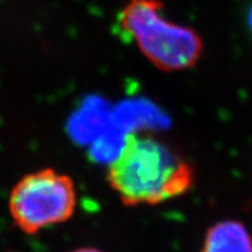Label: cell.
<instances>
[{
	"label": "cell",
	"mask_w": 252,
	"mask_h": 252,
	"mask_svg": "<svg viewBox=\"0 0 252 252\" xmlns=\"http://www.w3.org/2000/svg\"><path fill=\"white\" fill-rule=\"evenodd\" d=\"M194 169L178 153L146 135L128 134L108 169L110 186L125 206L158 204L187 193Z\"/></svg>",
	"instance_id": "obj_1"
},
{
	"label": "cell",
	"mask_w": 252,
	"mask_h": 252,
	"mask_svg": "<svg viewBox=\"0 0 252 252\" xmlns=\"http://www.w3.org/2000/svg\"><path fill=\"white\" fill-rule=\"evenodd\" d=\"M119 24L152 64L163 71L194 67L203 42L193 28L167 20L160 0H130L119 14Z\"/></svg>",
	"instance_id": "obj_2"
},
{
	"label": "cell",
	"mask_w": 252,
	"mask_h": 252,
	"mask_svg": "<svg viewBox=\"0 0 252 252\" xmlns=\"http://www.w3.org/2000/svg\"><path fill=\"white\" fill-rule=\"evenodd\" d=\"M77 204L75 184L70 176L53 168L25 175L12 189L8 209L12 220L25 234L67 222Z\"/></svg>",
	"instance_id": "obj_3"
},
{
	"label": "cell",
	"mask_w": 252,
	"mask_h": 252,
	"mask_svg": "<svg viewBox=\"0 0 252 252\" xmlns=\"http://www.w3.org/2000/svg\"><path fill=\"white\" fill-rule=\"evenodd\" d=\"M201 252H252V238L241 222L223 220L208 229Z\"/></svg>",
	"instance_id": "obj_4"
},
{
	"label": "cell",
	"mask_w": 252,
	"mask_h": 252,
	"mask_svg": "<svg viewBox=\"0 0 252 252\" xmlns=\"http://www.w3.org/2000/svg\"><path fill=\"white\" fill-rule=\"evenodd\" d=\"M71 252H103V251L99 250V249H96V248L86 247V248L76 249V250H74V251H71Z\"/></svg>",
	"instance_id": "obj_5"
},
{
	"label": "cell",
	"mask_w": 252,
	"mask_h": 252,
	"mask_svg": "<svg viewBox=\"0 0 252 252\" xmlns=\"http://www.w3.org/2000/svg\"><path fill=\"white\" fill-rule=\"evenodd\" d=\"M249 20H250V25H251V28H252V8L250 11V17H249Z\"/></svg>",
	"instance_id": "obj_6"
}]
</instances>
